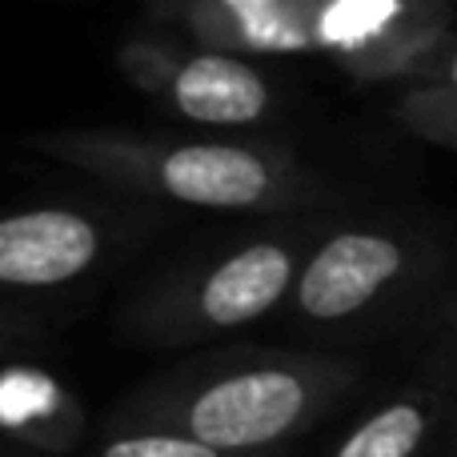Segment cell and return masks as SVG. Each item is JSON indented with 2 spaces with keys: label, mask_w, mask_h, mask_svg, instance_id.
I'll use <instances>...</instances> for the list:
<instances>
[{
  "label": "cell",
  "mask_w": 457,
  "mask_h": 457,
  "mask_svg": "<svg viewBox=\"0 0 457 457\" xmlns=\"http://www.w3.org/2000/svg\"><path fill=\"white\" fill-rule=\"evenodd\" d=\"M445 402L426 386L402 389L373 405L353 429L337 442L329 457H426L442 426Z\"/></svg>",
  "instance_id": "cell-10"
},
{
  "label": "cell",
  "mask_w": 457,
  "mask_h": 457,
  "mask_svg": "<svg viewBox=\"0 0 457 457\" xmlns=\"http://www.w3.org/2000/svg\"><path fill=\"white\" fill-rule=\"evenodd\" d=\"M61 309L45 301H0V365L53 337Z\"/></svg>",
  "instance_id": "cell-13"
},
{
  "label": "cell",
  "mask_w": 457,
  "mask_h": 457,
  "mask_svg": "<svg viewBox=\"0 0 457 457\" xmlns=\"http://www.w3.org/2000/svg\"><path fill=\"white\" fill-rule=\"evenodd\" d=\"M29 149L129 201L228 217L329 213L341 189L293 149L237 137H165L133 129H48Z\"/></svg>",
  "instance_id": "cell-2"
},
{
  "label": "cell",
  "mask_w": 457,
  "mask_h": 457,
  "mask_svg": "<svg viewBox=\"0 0 457 457\" xmlns=\"http://www.w3.org/2000/svg\"><path fill=\"white\" fill-rule=\"evenodd\" d=\"M437 261L426 228L402 217L329 221L297 273L289 321L325 337L370 329L429 289Z\"/></svg>",
  "instance_id": "cell-4"
},
{
  "label": "cell",
  "mask_w": 457,
  "mask_h": 457,
  "mask_svg": "<svg viewBox=\"0 0 457 457\" xmlns=\"http://www.w3.org/2000/svg\"><path fill=\"white\" fill-rule=\"evenodd\" d=\"M133 217L93 205H29L0 213V301H37L101 273L133 245Z\"/></svg>",
  "instance_id": "cell-6"
},
{
  "label": "cell",
  "mask_w": 457,
  "mask_h": 457,
  "mask_svg": "<svg viewBox=\"0 0 457 457\" xmlns=\"http://www.w3.org/2000/svg\"><path fill=\"white\" fill-rule=\"evenodd\" d=\"M361 365L325 349H225L157 373L104 429H169L228 457H281L357 389Z\"/></svg>",
  "instance_id": "cell-1"
},
{
  "label": "cell",
  "mask_w": 457,
  "mask_h": 457,
  "mask_svg": "<svg viewBox=\"0 0 457 457\" xmlns=\"http://www.w3.org/2000/svg\"><path fill=\"white\" fill-rule=\"evenodd\" d=\"M313 53L365 85L402 88L453 37V0H309Z\"/></svg>",
  "instance_id": "cell-7"
},
{
  "label": "cell",
  "mask_w": 457,
  "mask_h": 457,
  "mask_svg": "<svg viewBox=\"0 0 457 457\" xmlns=\"http://www.w3.org/2000/svg\"><path fill=\"white\" fill-rule=\"evenodd\" d=\"M329 213L281 217L185 257L117 309V333L137 349H185L233 337L289 305L297 273Z\"/></svg>",
  "instance_id": "cell-3"
},
{
  "label": "cell",
  "mask_w": 457,
  "mask_h": 457,
  "mask_svg": "<svg viewBox=\"0 0 457 457\" xmlns=\"http://www.w3.org/2000/svg\"><path fill=\"white\" fill-rule=\"evenodd\" d=\"M117 69L137 93L161 101L173 117L217 133L261 129L277 112V85L257 61L181 37H129L117 48Z\"/></svg>",
  "instance_id": "cell-5"
},
{
  "label": "cell",
  "mask_w": 457,
  "mask_h": 457,
  "mask_svg": "<svg viewBox=\"0 0 457 457\" xmlns=\"http://www.w3.org/2000/svg\"><path fill=\"white\" fill-rule=\"evenodd\" d=\"M88 418L56 373L32 361L0 365V437L37 457H72L85 445Z\"/></svg>",
  "instance_id": "cell-9"
},
{
  "label": "cell",
  "mask_w": 457,
  "mask_h": 457,
  "mask_svg": "<svg viewBox=\"0 0 457 457\" xmlns=\"http://www.w3.org/2000/svg\"><path fill=\"white\" fill-rule=\"evenodd\" d=\"M445 329H450V357H453V373H457V289L445 305Z\"/></svg>",
  "instance_id": "cell-15"
},
{
  "label": "cell",
  "mask_w": 457,
  "mask_h": 457,
  "mask_svg": "<svg viewBox=\"0 0 457 457\" xmlns=\"http://www.w3.org/2000/svg\"><path fill=\"white\" fill-rule=\"evenodd\" d=\"M450 457H457V442H453V450H450Z\"/></svg>",
  "instance_id": "cell-16"
},
{
  "label": "cell",
  "mask_w": 457,
  "mask_h": 457,
  "mask_svg": "<svg viewBox=\"0 0 457 457\" xmlns=\"http://www.w3.org/2000/svg\"><path fill=\"white\" fill-rule=\"evenodd\" d=\"M88 457H228L169 429H101Z\"/></svg>",
  "instance_id": "cell-12"
},
{
  "label": "cell",
  "mask_w": 457,
  "mask_h": 457,
  "mask_svg": "<svg viewBox=\"0 0 457 457\" xmlns=\"http://www.w3.org/2000/svg\"><path fill=\"white\" fill-rule=\"evenodd\" d=\"M161 29L237 56L313 53L309 0H145Z\"/></svg>",
  "instance_id": "cell-8"
},
{
  "label": "cell",
  "mask_w": 457,
  "mask_h": 457,
  "mask_svg": "<svg viewBox=\"0 0 457 457\" xmlns=\"http://www.w3.org/2000/svg\"><path fill=\"white\" fill-rule=\"evenodd\" d=\"M394 120L437 149L457 153V93L429 85H405L394 96Z\"/></svg>",
  "instance_id": "cell-11"
},
{
  "label": "cell",
  "mask_w": 457,
  "mask_h": 457,
  "mask_svg": "<svg viewBox=\"0 0 457 457\" xmlns=\"http://www.w3.org/2000/svg\"><path fill=\"white\" fill-rule=\"evenodd\" d=\"M405 85H429V88H450V93H457V32L413 69V77Z\"/></svg>",
  "instance_id": "cell-14"
}]
</instances>
